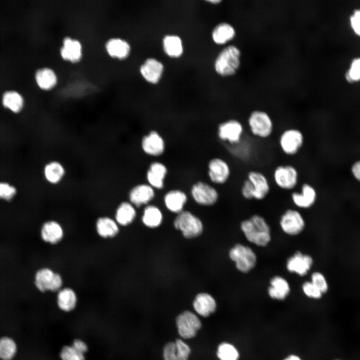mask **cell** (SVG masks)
I'll return each mask as SVG.
<instances>
[{
  "instance_id": "cell-1",
  "label": "cell",
  "mask_w": 360,
  "mask_h": 360,
  "mask_svg": "<svg viewBox=\"0 0 360 360\" xmlns=\"http://www.w3.org/2000/svg\"><path fill=\"white\" fill-rule=\"evenodd\" d=\"M270 178L273 186L281 191L291 192L301 183L299 168L291 162H282L272 168Z\"/></svg>"
},
{
  "instance_id": "cell-2",
  "label": "cell",
  "mask_w": 360,
  "mask_h": 360,
  "mask_svg": "<svg viewBox=\"0 0 360 360\" xmlns=\"http://www.w3.org/2000/svg\"><path fill=\"white\" fill-rule=\"evenodd\" d=\"M245 126L251 136L263 141L270 139L276 129V124L272 116L261 110L252 111L247 117Z\"/></svg>"
},
{
  "instance_id": "cell-3",
  "label": "cell",
  "mask_w": 360,
  "mask_h": 360,
  "mask_svg": "<svg viewBox=\"0 0 360 360\" xmlns=\"http://www.w3.org/2000/svg\"><path fill=\"white\" fill-rule=\"evenodd\" d=\"M306 142L304 132L296 126H288L282 128L277 137V146L280 152L288 158L298 156Z\"/></svg>"
},
{
  "instance_id": "cell-4",
  "label": "cell",
  "mask_w": 360,
  "mask_h": 360,
  "mask_svg": "<svg viewBox=\"0 0 360 360\" xmlns=\"http://www.w3.org/2000/svg\"><path fill=\"white\" fill-rule=\"evenodd\" d=\"M240 228L246 239L260 246H265L270 240V230L264 219L255 214L242 222Z\"/></svg>"
},
{
  "instance_id": "cell-5",
  "label": "cell",
  "mask_w": 360,
  "mask_h": 360,
  "mask_svg": "<svg viewBox=\"0 0 360 360\" xmlns=\"http://www.w3.org/2000/svg\"><path fill=\"white\" fill-rule=\"evenodd\" d=\"M246 130L245 124L240 120L232 118L218 125L216 135L221 142L230 146H234L243 142Z\"/></svg>"
},
{
  "instance_id": "cell-6",
  "label": "cell",
  "mask_w": 360,
  "mask_h": 360,
  "mask_svg": "<svg viewBox=\"0 0 360 360\" xmlns=\"http://www.w3.org/2000/svg\"><path fill=\"white\" fill-rule=\"evenodd\" d=\"M206 172L212 184L223 186L230 180L232 171L230 164L226 160L220 156H214L208 162Z\"/></svg>"
},
{
  "instance_id": "cell-7",
  "label": "cell",
  "mask_w": 360,
  "mask_h": 360,
  "mask_svg": "<svg viewBox=\"0 0 360 360\" xmlns=\"http://www.w3.org/2000/svg\"><path fill=\"white\" fill-rule=\"evenodd\" d=\"M240 52L235 46L224 48L218 54L214 64L216 72L222 76L233 74L240 64Z\"/></svg>"
},
{
  "instance_id": "cell-8",
  "label": "cell",
  "mask_w": 360,
  "mask_h": 360,
  "mask_svg": "<svg viewBox=\"0 0 360 360\" xmlns=\"http://www.w3.org/2000/svg\"><path fill=\"white\" fill-rule=\"evenodd\" d=\"M245 178L250 182L254 200H262L271 192L272 184L270 178L264 171L258 168H252L247 171Z\"/></svg>"
},
{
  "instance_id": "cell-9",
  "label": "cell",
  "mask_w": 360,
  "mask_h": 360,
  "mask_svg": "<svg viewBox=\"0 0 360 360\" xmlns=\"http://www.w3.org/2000/svg\"><path fill=\"white\" fill-rule=\"evenodd\" d=\"M190 194L194 201L203 206L216 204L220 196L216 188L211 183L204 180H197L190 187Z\"/></svg>"
},
{
  "instance_id": "cell-10",
  "label": "cell",
  "mask_w": 360,
  "mask_h": 360,
  "mask_svg": "<svg viewBox=\"0 0 360 360\" xmlns=\"http://www.w3.org/2000/svg\"><path fill=\"white\" fill-rule=\"evenodd\" d=\"M174 226L187 238L198 236L203 229L201 220L192 212L186 210H183L178 214L174 221Z\"/></svg>"
},
{
  "instance_id": "cell-11",
  "label": "cell",
  "mask_w": 360,
  "mask_h": 360,
  "mask_svg": "<svg viewBox=\"0 0 360 360\" xmlns=\"http://www.w3.org/2000/svg\"><path fill=\"white\" fill-rule=\"evenodd\" d=\"M34 285L40 292H56L62 288V276L49 268H42L36 271L34 279Z\"/></svg>"
},
{
  "instance_id": "cell-12",
  "label": "cell",
  "mask_w": 360,
  "mask_h": 360,
  "mask_svg": "<svg viewBox=\"0 0 360 360\" xmlns=\"http://www.w3.org/2000/svg\"><path fill=\"white\" fill-rule=\"evenodd\" d=\"M140 146L145 155L152 158L162 156L166 150L165 139L156 130H151L142 136Z\"/></svg>"
},
{
  "instance_id": "cell-13",
  "label": "cell",
  "mask_w": 360,
  "mask_h": 360,
  "mask_svg": "<svg viewBox=\"0 0 360 360\" xmlns=\"http://www.w3.org/2000/svg\"><path fill=\"white\" fill-rule=\"evenodd\" d=\"M230 259L235 264L237 269L242 272H248L256 266V256L254 252L248 246L236 244L229 252Z\"/></svg>"
},
{
  "instance_id": "cell-14",
  "label": "cell",
  "mask_w": 360,
  "mask_h": 360,
  "mask_svg": "<svg viewBox=\"0 0 360 360\" xmlns=\"http://www.w3.org/2000/svg\"><path fill=\"white\" fill-rule=\"evenodd\" d=\"M294 205L300 208H309L316 203L318 192L315 186L308 181L301 182L298 188L290 192Z\"/></svg>"
},
{
  "instance_id": "cell-15",
  "label": "cell",
  "mask_w": 360,
  "mask_h": 360,
  "mask_svg": "<svg viewBox=\"0 0 360 360\" xmlns=\"http://www.w3.org/2000/svg\"><path fill=\"white\" fill-rule=\"evenodd\" d=\"M176 323L178 334L185 339L194 337L202 327V322L198 317L189 310L179 314L176 318Z\"/></svg>"
},
{
  "instance_id": "cell-16",
  "label": "cell",
  "mask_w": 360,
  "mask_h": 360,
  "mask_svg": "<svg viewBox=\"0 0 360 360\" xmlns=\"http://www.w3.org/2000/svg\"><path fill=\"white\" fill-rule=\"evenodd\" d=\"M168 173V167L164 162L153 160L149 164L146 171V182L156 190H162L165 187Z\"/></svg>"
},
{
  "instance_id": "cell-17",
  "label": "cell",
  "mask_w": 360,
  "mask_h": 360,
  "mask_svg": "<svg viewBox=\"0 0 360 360\" xmlns=\"http://www.w3.org/2000/svg\"><path fill=\"white\" fill-rule=\"evenodd\" d=\"M156 190L146 182L137 184L128 192L129 202L135 207L147 204L155 198Z\"/></svg>"
},
{
  "instance_id": "cell-18",
  "label": "cell",
  "mask_w": 360,
  "mask_h": 360,
  "mask_svg": "<svg viewBox=\"0 0 360 360\" xmlns=\"http://www.w3.org/2000/svg\"><path fill=\"white\" fill-rule=\"evenodd\" d=\"M280 224L284 232L289 235L294 236L298 234L303 230L304 222L298 210L289 208L282 215Z\"/></svg>"
},
{
  "instance_id": "cell-19",
  "label": "cell",
  "mask_w": 360,
  "mask_h": 360,
  "mask_svg": "<svg viewBox=\"0 0 360 360\" xmlns=\"http://www.w3.org/2000/svg\"><path fill=\"white\" fill-rule=\"evenodd\" d=\"M60 52L63 60L71 63H77L82 57V44L78 40L67 36L62 40Z\"/></svg>"
},
{
  "instance_id": "cell-20",
  "label": "cell",
  "mask_w": 360,
  "mask_h": 360,
  "mask_svg": "<svg viewBox=\"0 0 360 360\" xmlns=\"http://www.w3.org/2000/svg\"><path fill=\"white\" fill-rule=\"evenodd\" d=\"M190 352L189 346L178 338L165 344L163 356L164 360H188Z\"/></svg>"
},
{
  "instance_id": "cell-21",
  "label": "cell",
  "mask_w": 360,
  "mask_h": 360,
  "mask_svg": "<svg viewBox=\"0 0 360 360\" xmlns=\"http://www.w3.org/2000/svg\"><path fill=\"white\" fill-rule=\"evenodd\" d=\"M188 200L186 192L180 188H172L164 196V202L170 212L178 214L182 211Z\"/></svg>"
},
{
  "instance_id": "cell-22",
  "label": "cell",
  "mask_w": 360,
  "mask_h": 360,
  "mask_svg": "<svg viewBox=\"0 0 360 360\" xmlns=\"http://www.w3.org/2000/svg\"><path fill=\"white\" fill-rule=\"evenodd\" d=\"M40 236L44 242L51 244H56L62 240L64 230L57 221L48 220L41 227Z\"/></svg>"
},
{
  "instance_id": "cell-23",
  "label": "cell",
  "mask_w": 360,
  "mask_h": 360,
  "mask_svg": "<svg viewBox=\"0 0 360 360\" xmlns=\"http://www.w3.org/2000/svg\"><path fill=\"white\" fill-rule=\"evenodd\" d=\"M312 263L313 260L310 256L298 252L288 259L286 268L291 272L304 276L310 270Z\"/></svg>"
},
{
  "instance_id": "cell-24",
  "label": "cell",
  "mask_w": 360,
  "mask_h": 360,
  "mask_svg": "<svg viewBox=\"0 0 360 360\" xmlns=\"http://www.w3.org/2000/svg\"><path fill=\"white\" fill-rule=\"evenodd\" d=\"M193 308L196 313L203 317H208L214 312L216 303L214 298L208 293L197 294L192 303Z\"/></svg>"
},
{
  "instance_id": "cell-25",
  "label": "cell",
  "mask_w": 360,
  "mask_h": 360,
  "mask_svg": "<svg viewBox=\"0 0 360 360\" xmlns=\"http://www.w3.org/2000/svg\"><path fill=\"white\" fill-rule=\"evenodd\" d=\"M106 52L110 57L118 60L126 58L130 52V46L125 40L119 38L108 39L105 44Z\"/></svg>"
},
{
  "instance_id": "cell-26",
  "label": "cell",
  "mask_w": 360,
  "mask_h": 360,
  "mask_svg": "<svg viewBox=\"0 0 360 360\" xmlns=\"http://www.w3.org/2000/svg\"><path fill=\"white\" fill-rule=\"evenodd\" d=\"M96 230L98 235L103 238H111L119 232V225L114 219L103 216L98 218L96 222Z\"/></svg>"
},
{
  "instance_id": "cell-27",
  "label": "cell",
  "mask_w": 360,
  "mask_h": 360,
  "mask_svg": "<svg viewBox=\"0 0 360 360\" xmlns=\"http://www.w3.org/2000/svg\"><path fill=\"white\" fill-rule=\"evenodd\" d=\"M163 68L161 62L154 58H148L140 66V72L146 80L156 84L160 79Z\"/></svg>"
},
{
  "instance_id": "cell-28",
  "label": "cell",
  "mask_w": 360,
  "mask_h": 360,
  "mask_svg": "<svg viewBox=\"0 0 360 360\" xmlns=\"http://www.w3.org/2000/svg\"><path fill=\"white\" fill-rule=\"evenodd\" d=\"M78 298L75 291L70 288H62L58 292L56 302L62 311L69 312L75 308Z\"/></svg>"
},
{
  "instance_id": "cell-29",
  "label": "cell",
  "mask_w": 360,
  "mask_h": 360,
  "mask_svg": "<svg viewBox=\"0 0 360 360\" xmlns=\"http://www.w3.org/2000/svg\"><path fill=\"white\" fill-rule=\"evenodd\" d=\"M44 176L46 181L52 184H59L64 178L66 170L62 163L54 160L47 163L44 168Z\"/></svg>"
},
{
  "instance_id": "cell-30",
  "label": "cell",
  "mask_w": 360,
  "mask_h": 360,
  "mask_svg": "<svg viewBox=\"0 0 360 360\" xmlns=\"http://www.w3.org/2000/svg\"><path fill=\"white\" fill-rule=\"evenodd\" d=\"M136 214L135 206L130 202H123L116 209L114 220L119 226H126L134 220Z\"/></svg>"
},
{
  "instance_id": "cell-31",
  "label": "cell",
  "mask_w": 360,
  "mask_h": 360,
  "mask_svg": "<svg viewBox=\"0 0 360 360\" xmlns=\"http://www.w3.org/2000/svg\"><path fill=\"white\" fill-rule=\"evenodd\" d=\"M38 86L41 89L49 90L54 88L58 83L56 72L50 68H43L38 70L35 75Z\"/></svg>"
},
{
  "instance_id": "cell-32",
  "label": "cell",
  "mask_w": 360,
  "mask_h": 360,
  "mask_svg": "<svg viewBox=\"0 0 360 360\" xmlns=\"http://www.w3.org/2000/svg\"><path fill=\"white\" fill-rule=\"evenodd\" d=\"M268 293L272 298L282 300L284 299L290 291L288 282L283 278L276 276L270 282Z\"/></svg>"
},
{
  "instance_id": "cell-33",
  "label": "cell",
  "mask_w": 360,
  "mask_h": 360,
  "mask_svg": "<svg viewBox=\"0 0 360 360\" xmlns=\"http://www.w3.org/2000/svg\"><path fill=\"white\" fill-rule=\"evenodd\" d=\"M162 220V214L160 209L154 205H148L144 208L142 221L147 227L155 228L158 226Z\"/></svg>"
},
{
  "instance_id": "cell-34",
  "label": "cell",
  "mask_w": 360,
  "mask_h": 360,
  "mask_svg": "<svg viewBox=\"0 0 360 360\" xmlns=\"http://www.w3.org/2000/svg\"><path fill=\"white\" fill-rule=\"evenodd\" d=\"M4 106L12 112L17 114L21 112L24 106V100L22 96L14 91L5 92L2 96Z\"/></svg>"
},
{
  "instance_id": "cell-35",
  "label": "cell",
  "mask_w": 360,
  "mask_h": 360,
  "mask_svg": "<svg viewBox=\"0 0 360 360\" xmlns=\"http://www.w3.org/2000/svg\"><path fill=\"white\" fill-rule=\"evenodd\" d=\"M235 36V30L228 24L222 23L218 25L212 32V38L218 44H223L230 40Z\"/></svg>"
},
{
  "instance_id": "cell-36",
  "label": "cell",
  "mask_w": 360,
  "mask_h": 360,
  "mask_svg": "<svg viewBox=\"0 0 360 360\" xmlns=\"http://www.w3.org/2000/svg\"><path fill=\"white\" fill-rule=\"evenodd\" d=\"M166 53L172 57H178L182 52L181 40L177 36H167L163 40Z\"/></svg>"
},
{
  "instance_id": "cell-37",
  "label": "cell",
  "mask_w": 360,
  "mask_h": 360,
  "mask_svg": "<svg viewBox=\"0 0 360 360\" xmlns=\"http://www.w3.org/2000/svg\"><path fill=\"white\" fill-rule=\"evenodd\" d=\"M17 351L16 342L10 337L4 336L0 338V359L11 360Z\"/></svg>"
},
{
  "instance_id": "cell-38",
  "label": "cell",
  "mask_w": 360,
  "mask_h": 360,
  "mask_svg": "<svg viewBox=\"0 0 360 360\" xmlns=\"http://www.w3.org/2000/svg\"><path fill=\"white\" fill-rule=\"evenodd\" d=\"M216 355L220 360H238L239 357L236 348L228 342H222L219 344Z\"/></svg>"
},
{
  "instance_id": "cell-39",
  "label": "cell",
  "mask_w": 360,
  "mask_h": 360,
  "mask_svg": "<svg viewBox=\"0 0 360 360\" xmlns=\"http://www.w3.org/2000/svg\"><path fill=\"white\" fill-rule=\"evenodd\" d=\"M344 78L350 84L360 82V56L354 58L344 74Z\"/></svg>"
},
{
  "instance_id": "cell-40",
  "label": "cell",
  "mask_w": 360,
  "mask_h": 360,
  "mask_svg": "<svg viewBox=\"0 0 360 360\" xmlns=\"http://www.w3.org/2000/svg\"><path fill=\"white\" fill-rule=\"evenodd\" d=\"M16 188L6 181H0V200L10 202L16 196Z\"/></svg>"
},
{
  "instance_id": "cell-41",
  "label": "cell",
  "mask_w": 360,
  "mask_h": 360,
  "mask_svg": "<svg viewBox=\"0 0 360 360\" xmlns=\"http://www.w3.org/2000/svg\"><path fill=\"white\" fill-rule=\"evenodd\" d=\"M60 356L62 360H85L84 354L78 351L72 345L63 346Z\"/></svg>"
},
{
  "instance_id": "cell-42",
  "label": "cell",
  "mask_w": 360,
  "mask_h": 360,
  "mask_svg": "<svg viewBox=\"0 0 360 360\" xmlns=\"http://www.w3.org/2000/svg\"><path fill=\"white\" fill-rule=\"evenodd\" d=\"M349 24L355 35L360 38V8L352 10L349 16Z\"/></svg>"
},
{
  "instance_id": "cell-43",
  "label": "cell",
  "mask_w": 360,
  "mask_h": 360,
  "mask_svg": "<svg viewBox=\"0 0 360 360\" xmlns=\"http://www.w3.org/2000/svg\"><path fill=\"white\" fill-rule=\"evenodd\" d=\"M311 282L321 292L326 293L328 289V283L325 276L320 272H314L311 276Z\"/></svg>"
},
{
  "instance_id": "cell-44",
  "label": "cell",
  "mask_w": 360,
  "mask_h": 360,
  "mask_svg": "<svg viewBox=\"0 0 360 360\" xmlns=\"http://www.w3.org/2000/svg\"><path fill=\"white\" fill-rule=\"evenodd\" d=\"M302 288L304 294L309 298L318 299L322 296L321 292L311 282H304Z\"/></svg>"
},
{
  "instance_id": "cell-45",
  "label": "cell",
  "mask_w": 360,
  "mask_h": 360,
  "mask_svg": "<svg viewBox=\"0 0 360 360\" xmlns=\"http://www.w3.org/2000/svg\"><path fill=\"white\" fill-rule=\"evenodd\" d=\"M240 194L246 200H254L252 186L250 181L245 177L242 181L240 186Z\"/></svg>"
},
{
  "instance_id": "cell-46",
  "label": "cell",
  "mask_w": 360,
  "mask_h": 360,
  "mask_svg": "<svg viewBox=\"0 0 360 360\" xmlns=\"http://www.w3.org/2000/svg\"><path fill=\"white\" fill-rule=\"evenodd\" d=\"M72 346L78 351L83 354H84V353L87 352L88 349L86 344L80 339L74 340L73 341Z\"/></svg>"
},
{
  "instance_id": "cell-47",
  "label": "cell",
  "mask_w": 360,
  "mask_h": 360,
  "mask_svg": "<svg viewBox=\"0 0 360 360\" xmlns=\"http://www.w3.org/2000/svg\"><path fill=\"white\" fill-rule=\"evenodd\" d=\"M351 172L354 179L360 182V160L355 162L352 164Z\"/></svg>"
},
{
  "instance_id": "cell-48",
  "label": "cell",
  "mask_w": 360,
  "mask_h": 360,
  "mask_svg": "<svg viewBox=\"0 0 360 360\" xmlns=\"http://www.w3.org/2000/svg\"><path fill=\"white\" fill-rule=\"evenodd\" d=\"M284 360H301V359L295 355H290L286 358Z\"/></svg>"
},
{
  "instance_id": "cell-49",
  "label": "cell",
  "mask_w": 360,
  "mask_h": 360,
  "mask_svg": "<svg viewBox=\"0 0 360 360\" xmlns=\"http://www.w3.org/2000/svg\"><path fill=\"white\" fill-rule=\"evenodd\" d=\"M209 2L212 3V4H218L221 1L220 0H208Z\"/></svg>"
}]
</instances>
